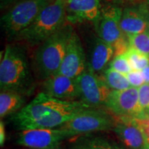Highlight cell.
<instances>
[{
  "label": "cell",
  "instance_id": "26",
  "mask_svg": "<svg viewBox=\"0 0 149 149\" xmlns=\"http://www.w3.org/2000/svg\"><path fill=\"white\" fill-rule=\"evenodd\" d=\"M145 84H149V65L141 70Z\"/></svg>",
  "mask_w": 149,
  "mask_h": 149
},
{
  "label": "cell",
  "instance_id": "1",
  "mask_svg": "<svg viewBox=\"0 0 149 149\" xmlns=\"http://www.w3.org/2000/svg\"><path fill=\"white\" fill-rule=\"evenodd\" d=\"M86 109L81 101L59 100L42 92L14 114L12 121L20 130L56 128Z\"/></svg>",
  "mask_w": 149,
  "mask_h": 149
},
{
  "label": "cell",
  "instance_id": "23",
  "mask_svg": "<svg viewBox=\"0 0 149 149\" xmlns=\"http://www.w3.org/2000/svg\"><path fill=\"white\" fill-rule=\"evenodd\" d=\"M109 67L124 74H128V72L133 70L125 54L115 56L114 58L110 63Z\"/></svg>",
  "mask_w": 149,
  "mask_h": 149
},
{
  "label": "cell",
  "instance_id": "8",
  "mask_svg": "<svg viewBox=\"0 0 149 149\" xmlns=\"http://www.w3.org/2000/svg\"><path fill=\"white\" fill-rule=\"evenodd\" d=\"M104 107L118 117L141 120L138 88L130 86L124 90H111Z\"/></svg>",
  "mask_w": 149,
  "mask_h": 149
},
{
  "label": "cell",
  "instance_id": "18",
  "mask_svg": "<svg viewBox=\"0 0 149 149\" xmlns=\"http://www.w3.org/2000/svg\"><path fill=\"white\" fill-rule=\"evenodd\" d=\"M26 102V96L13 91H1L0 117L9 116L19 111Z\"/></svg>",
  "mask_w": 149,
  "mask_h": 149
},
{
  "label": "cell",
  "instance_id": "6",
  "mask_svg": "<svg viewBox=\"0 0 149 149\" xmlns=\"http://www.w3.org/2000/svg\"><path fill=\"white\" fill-rule=\"evenodd\" d=\"M117 119L100 109H87L80 111L60 126L71 139L75 136L113 130Z\"/></svg>",
  "mask_w": 149,
  "mask_h": 149
},
{
  "label": "cell",
  "instance_id": "17",
  "mask_svg": "<svg viewBox=\"0 0 149 149\" xmlns=\"http://www.w3.org/2000/svg\"><path fill=\"white\" fill-rule=\"evenodd\" d=\"M67 149H128L103 135L90 133L75 136L69 139Z\"/></svg>",
  "mask_w": 149,
  "mask_h": 149
},
{
  "label": "cell",
  "instance_id": "19",
  "mask_svg": "<svg viewBox=\"0 0 149 149\" xmlns=\"http://www.w3.org/2000/svg\"><path fill=\"white\" fill-rule=\"evenodd\" d=\"M102 79L111 90H124L131 86L126 74L117 72L110 67L104 70Z\"/></svg>",
  "mask_w": 149,
  "mask_h": 149
},
{
  "label": "cell",
  "instance_id": "30",
  "mask_svg": "<svg viewBox=\"0 0 149 149\" xmlns=\"http://www.w3.org/2000/svg\"><path fill=\"white\" fill-rule=\"evenodd\" d=\"M148 5H149V0H148Z\"/></svg>",
  "mask_w": 149,
  "mask_h": 149
},
{
  "label": "cell",
  "instance_id": "25",
  "mask_svg": "<svg viewBox=\"0 0 149 149\" xmlns=\"http://www.w3.org/2000/svg\"><path fill=\"white\" fill-rule=\"evenodd\" d=\"M6 139V131H5V126L4 123L2 121L0 122V144L2 146L4 144Z\"/></svg>",
  "mask_w": 149,
  "mask_h": 149
},
{
  "label": "cell",
  "instance_id": "24",
  "mask_svg": "<svg viewBox=\"0 0 149 149\" xmlns=\"http://www.w3.org/2000/svg\"><path fill=\"white\" fill-rule=\"evenodd\" d=\"M126 75L131 86L135 87V88H139L141 86L145 84L141 70H133Z\"/></svg>",
  "mask_w": 149,
  "mask_h": 149
},
{
  "label": "cell",
  "instance_id": "16",
  "mask_svg": "<svg viewBox=\"0 0 149 149\" xmlns=\"http://www.w3.org/2000/svg\"><path fill=\"white\" fill-rule=\"evenodd\" d=\"M120 29L126 37L144 33L148 29V13L141 8H128L122 11Z\"/></svg>",
  "mask_w": 149,
  "mask_h": 149
},
{
  "label": "cell",
  "instance_id": "4",
  "mask_svg": "<svg viewBox=\"0 0 149 149\" xmlns=\"http://www.w3.org/2000/svg\"><path fill=\"white\" fill-rule=\"evenodd\" d=\"M66 0H51L29 26L14 41L38 46L67 23Z\"/></svg>",
  "mask_w": 149,
  "mask_h": 149
},
{
  "label": "cell",
  "instance_id": "20",
  "mask_svg": "<svg viewBox=\"0 0 149 149\" xmlns=\"http://www.w3.org/2000/svg\"><path fill=\"white\" fill-rule=\"evenodd\" d=\"M129 48L149 57V31L127 36Z\"/></svg>",
  "mask_w": 149,
  "mask_h": 149
},
{
  "label": "cell",
  "instance_id": "7",
  "mask_svg": "<svg viewBox=\"0 0 149 149\" xmlns=\"http://www.w3.org/2000/svg\"><path fill=\"white\" fill-rule=\"evenodd\" d=\"M80 101L91 109L104 106L111 90L88 66L87 69L76 78Z\"/></svg>",
  "mask_w": 149,
  "mask_h": 149
},
{
  "label": "cell",
  "instance_id": "12",
  "mask_svg": "<svg viewBox=\"0 0 149 149\" xmlns=\"http://www.w3.org/2000/svg\"><path fill=\"white\" fill-rule=\"evenodd\" d=\"M113 130L126 148L141 149L147 144L146 135L137 119L119 117Z\"/></svg>",
  "mask_w": 149,
  "mask_h": 149
},
{
  "label": "cell",
  "instance_id": "14",
  "mask_svg": "<svg viewBox=\"0 0 149 149\" xmlns=\"http://www.w3.org/2000/svg\"><path fill=\"white\" fill-rule=\"evenodd\" d=\"M66 20L74 24L88 20L95 22L100 16V0H66Z\"/></svg>",
  "mask_w": 149,
  "mask_h": 149
},
{
  "label": "cell",
  "instance_id": "28",
  "mask_svg": "<svg viewBox=\"0 0 149 149\" xmlns=\"http://www.w3.org/2000/svg\"><path fill=\"white\" fill-rule=\"evenodd\" d=\"M141 149H149V144H146Z\"/></svg>",
  "mask_w": 149,
  "mask_h": 149
},
{
  "label": "cell",
  "instance_id": "29",
  "mask_svg": "<svg viewBox=\"0 0 149 149\" xmlns=\"http://www.w3.org/2000/svg\"><path fill=\"white\" fill-rule=\"evenodd\" d=\"M54 149H61V148H59V147L58 146V147H57V148H54Z\"/></svg>",
  "mask_w": 149,
  "mask_h": 149
},
{
  "label": "cell",
  "instance_id": "22",
  "mask_svg": "<svg viewBox=\"0 0 149 149\" xmlns=\"http://www.w3.org/2000/svg\"><path fill=\"white\" fill-rule=\"evenodd\" d=\"M139 104L141 109V120L149 119V84H144L138 88Z\"/></svg>",
  "mask_w": 149,
  "mask_h": 149
},
{
  "label": "cell",
  "instance_id": "21",
  "mask_svg": "<svg viewBox=\"0 0 149 149\" xmlns=\"http://www.w3.org/2000/svg\"><path fill=\"white\" fill-rule=\"evenodd\" d=\"M125 55L129 61L132 69L141 70L149 65V57L140 52L129 48L126 52Z\"/></svg>",
  "mask_w": 149,
  "mask_h": 149
},
{
  "label": "cell",
  "instance_id": "2",
  "mask_svg": "<svg viewBox=\"0 0 149 149\" xmlns=\"http://www.w3.org/2000/svg\"><path fill=\"white\" fill-rule=\"evenodd\" d=\"M1 91H13L28 96L35 90L31 66L25 48L8 44L0 63Z\"/></svg>",
  "mask_w": 149,
  "mask_h": 149
},
{
  "label": "cell",
  "instance_id": "10",
  "mask_svg": "<svg viewBox=\"0 0 149 149\" xmlns=\"http://www.w3.org/2000/svg\"><path fill=\"white\" fill-rule=\"evenodd\" d=\"M122 10L119 7L107 6L101 9L100 16L94 22L98 37L114 47L122 41L127 40L120 29Z\"/></svg>",
  "mask_w": 149,
  "mask_h": 149
},
{
  "label": "cell",
  "instance_id": "5",
  "mask_svg": "<svg viewBox=\"0 0 149 149\" xmlns=\"http://www.w3.org/2000/svg\"><path fill=\"white\" fill-rule=\"evenodd\" d=\"M51 0H18L1 18V27L9 40L29 26Z\"/></svg>",
  "mask_w": 149,
  "mask_h": 149
},
{
  "label": "cell",
  "instance_id": "9",
  "mask_svg": "<svg viewBox=\"0 0 149 149\" xmlns=\"http://www.w3.org/2000/svg\"><path fill=\"white\" fill-rule=\"evenodd\" d=\"M69 139L66 131L56 128H35L22 130L17 143L19 146L31 149H54L61 141Z\"/></svg>",
  "mask_w": 149,
  "mask_h": 149
},
{
  "label": "cell",
  "instance_id": "3",
  "mask_svg": "<svg viewBox=\"0 0 149 149\" xmlns=\"http://www.w3.org/2000/svg\"><path fill=\"white\" fill-rule=\"evenodd\" d=\"M73 32L71 24L67 22L37 46L33 58V70L37 79L44 81L58 72Z\"/></svg>",
  "mask_w": 149,
  "mask_h": 149
},
{
  "label": "cell",
  "instance_id": "27",
  "mask_svg": "<svg viewBox=\"0 0 149 149\" xmlns=\"http://www.w3.org/2000/svg\"><path fill=\"white\" fill-rule=\"evenodd\" d=\"M17 1L18 0H1V8H5L8 5L13 4L15 2Z\"/></svg>",
  "mask_w": 149,
  "mask_h": 149
},
{
  "label": "cell",
  "instance_id": "15",
  "mask_svg": "<svg viewBox=\"0 0 149 149\" xmlns=\"http://www.w3.org/2000/svg\"><path fill=\"white\" fill-rule=\"evenodd\" d=\"M114 55L115 50L111 44L100 37H95L89 48L88 67L97 74L104 72Z\"/></svg>",
  "mask_w": 149,
  "mask_h": 149
},
{
  "label": "cell",
  "instance_id": "13",
  "mask_svg": "<svg viewBox=\"0 0 149 149\" xmlns=\"http://www.w3.org/2000/svg\"><path fill=\"white\" fill-rule=\"evenodd\" d=\"M42 92L53 97L63 100L79 98V89L76 79L56 73L44 80Z\"/></svg>",
  "mask_w": 149,
  "mask_h": 149
},
{
  "label": "cell",
  "instance_id": "11",
  "mask_svg": "<svg viewBox=\"0 0 149 149\" xmlns=\"http://www.w3.org/2000/svg\"><path fill=\"white\" fill-rule=\"evenodd\" d=\"M88 61L79 36L72 33L60 68L57 73L76 79L88 68Z\"/></svg>",
  "mask_w": 149,
  "mask_h": 149
}]
</instances>
